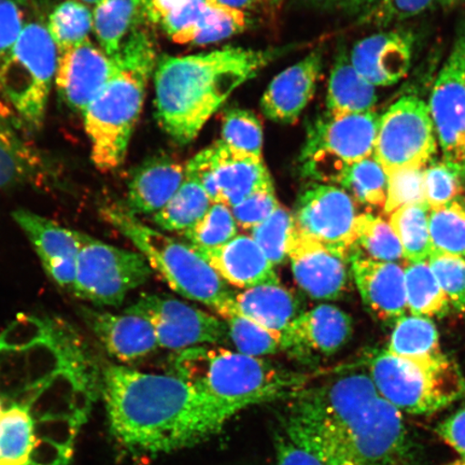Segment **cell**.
I'll use <instances>...</instances> for the list:
<instances>
[{"instance_id": "obj_64", "label": "cell", "mask_w": 465, "mask_h": 465, "mask_svg": "<svg viewBox=\"0 0 465 465\" xmlns=\"http://www.w3.org/2000/svg\"><path fill=\"white\" fill-rule=\"evenodd\" d=\"M463 178L465 180V167H464V171H463Z\"/></svg>"}, {"instance_id": "obj_61", "label": "cell", "mask_w": 465, "mask_h": 465, "mask_svg": "<svg viewBox=\"0 0 465 465\" xmlns=\"http://www.w3.org/2000/svg\"><path fill=\"white\" fill-rule=\"evenodd\" d=\"M281 2H282V0H271V3H272V5H278V4H279V3H281Z\"/></svg>"}, {"instance_id": "obj_46", "label": "cell", "mask_w": 465, "mask_h": 465, "mask_svg": "<svg viewBox=\"0 0 465 465\" xmlns=\"http://www.w3.org/2000/svg\"><path fill=\"white\" fill-rule=\"evenodd\" d=\"M428 263L450 307L465 313V259L456 255L433 253Z\"/></svg>"}, {"instance_id": "obj_30", "label": "cell", "mask_w": 465, "mask_h": 465, "mask_svg": "<svg viewBox=\"0 0 465 465\" xmlns=\"http://www.w3.org/2000/svg\"><path fill=\"white\" fill-rule=\"evenodd\" d=\"M141 17L143 0H101L93 11V32L104 54H118Z\"/></svg>"}, {"instance_id": "obj_5", "label": "cell", "mask_w": 465, "mask_h": 465, "mask_svg": "<svg viewBox=\"0 0 465 465\" xmlns=\"http://www.w3.org/2000/svg\"><path fill=\"white\" fill-rule=\"evenodd\" d=\"M174 375L225 402L253 405L288 400L312 376L223 347L199 346L173 354Z\"/></svg>"}, {"instance_id": "obj_14", "label": "cell", "mask_w": 465, "mask_h": 465, "mask_svg": "<svg viewBox=\"0 0 465 465\" xmlns=\"http://www.w3.org/2000/svg\"><path fill=\"white\" fill-rule=\"evenodd\" d=\"M428 106L443 161L455 167L463 178L465 167V25L459 31L450 54L435 80Z\"/></svg>"}, {"instance_id": "obj_59", "label": "cell", "mask_w": 465, "mask_h": 465, "mask_svg": "<svg viewBox=\"0 0 465 465\" xmlns=\"http://www.w3.org/2000/svg\"><path fill=\"white\" fill-rule=\"evenodd\" d=\"M446 465H465V458L457 459V460L447 463Z\"/></svg>"}, {"instance_id": "obj_13", "label": "cell", "mask_w": 465, "mask_h": 465, "mask_svg": "<svg viewBox=\"0 0 465 465\" xmlns=\"http://www.w3.org/2000/svg\"><path fill=\"white\" fill-rule=\"evenodd\" d=\"M153 324L160 348L173 351L228 342L223 318L166 295L147 294L126 308Z\"/></svg>"}, {"instance_id": "obj_6", "label": "cell", "mask_w": 465, "mask_h": 465, "mask_svg": "<svg viewBox=\"0 0 465 465\" xmlns=\"http://www.w3.org/2000/svg\"><path fill=\"white\" fill-rule=\"evenodd\" d=\"M102 216L147 260L153 272L174 292L218 313L234 293L208 262L189 245L144 224L122 206L103 208Z\"/></svg>"}, {"instance_id": "obj_35", "label": "cell", "mask_w": 465, "mask_h": 465, "mask_svg": "<svg viewBox=\"0 0 465 465\" xmlns=\"http://www.w3.org/2000/svg\"><path fill=\"white\" fill-rule=\"evenodd\" d=\"M83 387L92 388L85 374L65 373L56 376L34 393L26 406L29 416L33 421L45 418H74L75 394Z\"/></svg>"}, {"instance_id": "obj_36", "label": "cell", "mask_w": 465, "mask_h": 465, "mask_svg": "<svg viewBox=\"0 0 465 465\" xmlns=\"http://www.w3.org/2000/svg\"><path fill=\"white\" fill-rule=\"evenodd\" d=\"M353 254L387 263H398L404 259L402 246L391 223L371 213H362L357 218Z\"/></svg>"}, {"instance_id": "obj_17", "label": "cell", "mask_w": 465, "mask_h": 465, "mask_svg": "<svg viewBox=\"0 0 465 465\" xmlns=\"http://www.w3.org/2000/svg\"><path fill=\"white\" fill-rule=\"evenodd\" d=\"M352 335V320L340 307L320 304L304 311L282 332V349L290 358L311 364L339 352Z\"/></svg>"}, {"instance_id": "obj_42", "label": "cell", "mask_w": 465, "mask_h": 465, "mask_svg": "<svg viewBox=\"0 0 465 465\" xmlns=\"http://www.w3.org/2000/svg\"><path fill=\"white\" fill-rule=\"evenodd\" d=\"M183 235L196 252H205L223 246L236 237L238 225L230 207L214 203L205 216Z\"/></svg>"}, {"instance_id": "obj_63", "label": "cell", "mask_w": 465, "mask_h": 465, "mask_svg": "<svg viewBox=\"0 0 465 465\" xmlns=\"http://www.w3.org/2000/svg\"><path fill=\"white\" fill-rule=\"evenodd\" d=\"M25 465H36V464L26 462Z\"/></svg>"}, {"instance_id": "obj_57", "label": "cell", "mask_w": 465, "mask_h": 465, "mask_svg": "<svg viewBox=\"0 0 465 465\" xmlns=\"http://www.w3.org/2000/svg\"><path fill=\"white\" fill-rule=\"evenodd\" d=\"M218 2L232 9L245 11L257 7L261 0H218Z\"/></svg>"}, {"instance_id": "obj_15", "label": "cell", "mask_w": 465, "mask_h": 465, "mask_svg": "<svg viewBox=\"0 0 465 465\" xmlns=\"http://www.w3.org/2000/svg\"><path fill=\"white\" fill-rule=\"evenodd\" d=\"M296 230L351 260L356 250L357 209L334 184L315 183L301 195L293 213Z\"/></svg>"}, {"instance_id": "obj_49", "label": "cell", "mask_w": 465, "mask_h": 465, "mask_svg": "<svg viewBox=\"0 0 465 465\" xmlns=\"http://www.w3.org/2000/svg\"><path fill=\"white\" fill-rule=\"evenodd\" d=\"M279 205L281 203L277 200L275 187L272 185L255 192L231 209L238 228L252 231L269 219Z\"/></svg>"}, {"instance_id": "obj_40", "label": "cell", "mask_w": 465, "mask_h": 465, "mask_svg": "<svg viewBox=\"0 0 465 465\" xmlns=\"http://www.w3.org/2000/svg\"><path fill=\"white\" fill-rule=\"evenodd\" d=\"M429 231L433 253L465 259V207L460 203L430 209Z\"/></svg>"}, {"instance_id": "obj_48", "label": "cell", "mask_w": 465, "mask_h": 465, "mask_svg": "<svg viewBox=\"0 0 465 465\" xmlns=\"http://www.w3.org/2000/svg\"><path fill=\"white\" fill-rule=\"evenodd\" d=\"M435 0H380L363 15L361 22L371 26L387 27L411 19L427 11Z\"/></svg>"}, {"instance_id": "obj_24", "label": "cell", "mask_w": 465, "mask_h": 465, "mask_svg": "<svg viewBox=\"0 0 465 465\" xmlns=\"http://www.w3.org/2000/svg\"><path fill=\"white\" fill-rule=\"evenodd\" d=\"M81 316L109 356L121 363L141 361L160 348L153 324L142 316L89 307H83Z\"/></svg>"}, {"instance_id": "obj_41", "label": "cell", "mask_w": 465, "mask_h": 465, "mask_svg": "<svg viewBox=\"0 0 465 465\" xmlns=\"http://www.w3.org/2000/svg\"><path fill=\"white\" fill-rule=\"evenodd\" d=\"M228 328V341L237 352L247 356L264 358L282 351V334L262 327L252 320L237 313H226L223 317Z\"/></svg>"}, {"instance_id": "obj_52", "label": "cell", "mask_w": 465, "mask_h": 465, "mask_svg": "<svg viewBox=\"0 0 465 465\" xmlns=\"http://www.w3.org/2000/svg\"><path fill=\"white\" fill-rule=\"evenodd\" d=\"M440 438L465 458V407L436 427Z\"/></svg>"}, {"instance_id": "obj_33", "label": "cell", "mask_w": 465, "mask_h": 465, "mask_svg": "<svg viewBox=\"0 0 465 465\" xmlns=\"http://www.w3.org/2000/svg\"><path fill=\"white\" fill-rule=\"evenodd\" d=\"M404 278L407 310L411 316L432 318L449 312L450 302L428 261L407 266Z\"/></svg>"}, {"instance_id": "obj_8", "label": "cell", "mask_w": 465, "mask_h": 465, "mask_svg": "<svg viewBox=\"0 0 465 465\" xmlns=\"http://www.w3.org/2000/svg\"><path fill=\"white\" fill-rule=\"evenodd\" d=\"M58 51L43 23L29 22L0 63V96L28 131L42 129L57 66Z\"/></svg>"}, {"instance_id": "obj_56", "label": "cell", "mask_w": 465, "mask_h": 465, "mask_svg": "<svg viewBox=\"0 0 465 465\" xmlns=\"http://www.w3.org/2000/svg\"><path fill=\"white\" fill-rule=\"evenodd\" d=\"M277 465H324L300 447L291 443L286 438H279L277 440Z\"/></svg>"}, {"instance_id": "obj_43", "label": "cell", "mask_w": 465, "mask_h": 465, "mask_svg": "<svg viewBox=\"0 0 465 465\" xmlns=\"http://www.w3.org/2000/svg\"><path fill=\"white\" fill-rule=\"evenodd\" d=\"M295 232L293 213L282 205H279L269 219L250 231V236L276 267L288 259L290 245Z\"/></svg>"}, {"instance_id": "obj_16", "label": "cell", "mask_w": 465, "mask_h": 465, "mask_svg": "<svg viewBox=\"0 0 465 465\" xmlns=\"http://www.w3.org/2000/svg\"><path fill=\"white\" fill-rule=\"evenodd\" d=\"M27 131L13 107L0 96V190L61 188L60 167L27 138Z\"/></svg>"}, {"instance_id": "obj_39", "label": "cell", "mask_w": 465, "mask_h": 465, "mask_svg": "<svg viewBox=\"0 0 465 465\" xmlns=\"http://www.w3.org/2000/svg\"><path fill=\"white\" fill-rule=\"evenodd\" d=\"M33 420L25 407L14 405L0 417V465H25L34 435Z\"/></svg>"}, {"instance_id": "obj_11", "label": "cell", "mask_w": 465, "mask_h": 465, "mask_svg": "<svg viewBox=\"0 0 465 465\" xmlns=\"http://www.w3.org/2000/svg\"><path fill=\"white\" fill-rule=\"evenodd\" d=\"M438 144L428 104L415 95L403 96L381 116L373 158L387 176L423 170L438 153Z\"/></svg>"}, {"instance_id": "obj_10", "label": "cell", "mask_w": 465, "mask_h": 465, "mask_svg": "<svg viewBox=\"0 0 465 465\" xmlns=\"http://www.w3.org/2000/svg\"><path fill=\"white\" fill-rule=\"evenodd\" d=\"M77 272L73 294L95 306L116 307L126 295L149 281L153 270L138 252L80 236Z\"/></svg>"}, {"instance_id": "obj_31", "label": "cell", "mask_w": 465, "mask_h": 465, "mask_svg": "<svg viewBox=\"0 0 465 465\" xmlns=\"http://www.w3.org/2000/svg\"><path fill=\"white\" fill-rule=\"evenodd\" d=\"M213 203L202 184L185 174L176 194L159 213L153 214V220L162 231L183 234L205 216Z\"/></svg>"}, {"instance_id": "obj_28", "label": "cell", "mask_w": 465, "mask_h": 465, "mask_svg": "<svg viewBox=\"0 0 465 465\" xmlns=\"http://www.w3.org/2000/svg\"><path fill=\"white\" fill-rule=\"evenodd\" d=\"M300 303L281 282L243 290L218 312L220 317L234 312L266 329L282 333L300 315Z\"/></svg>"}, {"instance_id": "obj_25", "label": "cell", "mask_w": 465, "mask_h": 465, "mask_svg": "<svg viewBox=\"0 0 465 465\" xmlns=\"http://www.w3.org/2000/svg\"><path fill=\"white\" fill-rule=\"evenodd\" d=\"M322 66V52L313 51L276 75L261 100L266 118L284 124L298 120L315 94Z\"/></svg>"}, {"instance_id": "obj_22", "label": "cell", "mask_w": 465, "mask_h": 465, "mask_svg": "<svg viewBox=\"0 0 465 465\" xmlns=\"http://www.w3.org/2000/svg\"><path fill=\"white\" fill-rule=\"evenodd\" d=\"M354 282L363 305L378 322L395 325L406 316L404 272L398 263L373 261L360 254L351 258Z\"/></svg>"}, {"instance_id": "obj_58", "label": "cell", "mask_w": 465, "mask_h": 465, "mask_svg": "<svg viewBox=\"0 0 465 465\" xmlns=\"http://www.w3.org/2000/svg\"><path fill=\"white\" fill-rule=\"evenodd\" d=\"M440 2L445 8H455L457 5L464 4L465 0H440Z\"/></svg>"}, {"instance_id": "obj_9", "label": "cell", "mask_w": 465, "mask_h": 465, "mask_svg": "<svg viewBox=\"0 0 465 465\" xmlns=\"http://www.w3.org/2000/svg\"><path fill=\"white\" fill-rule=\"evenodd\" d=\"M380 119L373 112L325 114L313 122L301 153L302 172L308 178L335 185L347 167L373 156Z\"/></svg>"}, {"instance_id": "obj_44", "label": "cell", "mask_w": 465, "mask_h": 465, "mask_svg": "<svg viewBox=\"0 0 465 465\" xmlns=\"http://www.w3.org/2000/svg\"><path fill=\"white\" fill-rule=\"evenodd\" d=\"M221 138V142L232 149L263 159V129L257 115L247 110H229L224 116Z\"/></svg>"}, {"instance_id": "obj_19", "label": "cell", "mask_w": 465, "mask_h": 465, "mask_svg": "<svg viewBox=\"0 0 465 465\" xmlns=\"http://www.w3.org/2000/svg\"><path fill=\"white\" fill-rule=\"evenodd\" d=\"M288 259L295 282L310 298L332 301L345 292L351 263L345 255L296 230Z\"/></svg>"}, {"instance_id": "obj_26", "label": "cell", "mask_w": 465, "mask_h": 465, "mask_svg": "<svg viewBox=\"0 0 465 465\" xmlns=\"http://www.w3.org/2000/svg\"><path fill=\"white\" fill-rule=\"evenodd\" d=\"M197 252L231 286L247 290L279 282L274 264L250 235L238 234L223 246Z\"/></svg>"}, {"instance_id": "obj_12", "label": "cell", "mask_w": 465, "mask_h": 465, "mask_svg": "<svg viewBox=\"0 0 465 465\" xmlns=\"http://www.w3.org/2000/svg\"><path fill=\"white\" fill-rule=\"evenodd\" d=\"M184 167L185 174L202 184L213 203L230 208L274 185L263 159L240 153L221 141L201 151Z\"/></svg>"}, {"instance_id": "obj_47", "label": "cell", "mask_w": 465, "mask_h": 465, "mask_svg": "<svg viewBox=\"0 0 465 465\" xmlns=\"http://www.w3.org/2000/svg\"><path fill=\"white\" fill-rule=\"evenodd\" d=\"M423 170H407L389 174L385 213L412 203H426L423 188Z\"/></svg>"}, {"instance_id": "obj_21", "label": "cell", "mask_w": 465, "mask_h": 465, "mask_svg": "<svg viewBox=\"0 0 465 465\" xmlns=\"http://www.w3.org/2000/svg\"><path fill=\"white\" fill-rule=\"evenodd\" d=\"M159 26L173 43L202 45L242 33L247 26V15L218 0H196L168 15Z\"/></svg>"}, {"instance_id": "obj_54", "label": "cell", "mask_w": 465, "mask_h": 465, "mask_svg": "<svg viewBox=\"0 0 465 465\" xmlns=\"http://www.w3.org/2000/svg\"><path fill=\"white\" fill-rule=\"evenodd\" d=\"M312 7L327 13L360 15L362 16L380 0H308Z\"/></svg>"}, {"instance_id": "obj_60", "label": "cell", "mask_w": 465, "mask_h": 465, "mask_svg": "<svg viewBox=\"0 0 465 465\" xmlns=\"http://www.w3.org/2000/svg\"><path fill=\"white\" fill-rule=\"evenodd\" d=\"M79 2L81 3H84V4H89V5H97L98 3L101 2V0H79Z\"/></svg>"}, {"instance_id": "obj_45", "label": "cell", "mask_w": 465, "mask_h": 465, "mask_svg": "<svg viewBox=\"0 0 465 465\" xmlns=\"http://www.w3.org/2000/svg\"><path fill=\"white\" fill-rule=\"evenodd\" d=\"M461 173L446 162L433 163L424 168V199L430 209H436L458 202L462 193Z\"/></svg>"}, {"instance_id": "obj_37", "label": "cell", "mask_w": 465, "mask_h": 465, "mask_svg": "<svg viewBox=\"0 0 465 465\" xmlns=\"http://www.w3.org/2000/svg\"><path fill=\"white\" fill-rule=\"evenodd\" d=\"M46 28L60 54L90 40L93 13L79 0H66L52 11Z\"/></svg>"}, {"instance_id": "obj_7", "label": "cell", "mask_w": 465, "mask_h": 465, "mask_svg": "<svg viewBox=\"0 0 465 465\" xmlns=\"http://www.w3.org/2000/svg\"><path fill=\"white\" fill-rule=\"evenodd\" d=\"M365 363L378 392L401 412L433 415L465 397L464 377L444 353L411 360L378 351Z\"/></svg>"}, {"instance_id": "obj_27", "label": "cell", "mask_w": 465, "mask_h": 465, "mask_svg": "<svg viewBox=\"0 0 465 465\" xmlns=\"http://www.w3.org/2000/svg\"><path fill=\"white\" fill-rule=\"evenodd\" d=\"M185 167L168 156H153L133 173L127 188V212L153 216L159 213L183 184Z\"/></svg>"}, {"instance_id": "obj_4", "label": "cell", "mask_w": 465, "mask_h": 465, "mask_svg": "<svg viewBox=\"0 0 465 465\" xmlns=\"http://www.w3.org/2000/svg\"><path fill=\"white\" fill-rule=\"evenodd\" d=\"M114 57L112 78L83 114L91 160L104 173L116 170L124 162L159 58L153 38L138 28Z\"/></svg>"}, {"instance_id": "obj_55", "label": "cell", "mask_w": 465, "mask_h": 465, "mask_svg": "<svg viewBox=\"0 0 465 465\" xmlns=\"http://www.w3.org/2000/svg\"><path fill=\"white\" fill-rule=\"evenodd\" d=\"M194 2L196 0H143V16L153 25H160L168 15Z\"/></svg>"}, {"instance_id": "obj_34", "label": "cell", "mask_w": 465, "mask_h": 465, "mask_svg": "<svg viewBox=\"0 0 465 465\" xmlns=\"http://www.w3.org/2000/svg\"><path fill=\"white\" fill-rule=\"evenodd\" d=\"M387 351L411 360L439 357L441 352L438 329L430 318L405 316L394 325Z\"/></svg>"}, {"instance_id": "obj_1", "label": "cell", "mask_w": 465, "mask_h": 465, "mask_svg": "<svg viewBox=\"0 0 465 465\" xmlns=\"http://www.w3.org/2000/svg\"><path fill=\"white\" fill-rule=\"evenodd\" d=\"M284 438L324 465H409L402 412L358 366L310 381L287 400Z\"/></svg>"}, {"instance_id": "obj_51", "label": "cell", "mask_w": 465, "mask_h": 465, "mask_svg": "<svg viewBox=\"0 0 465 465\" xmlns=\"http://www.w3.org/2000/svg\"><path fill=\"white\" fill-rule=\"evenodd\" d=\"M81 423L74 418H45L33 422L34 440L50 441L73 452Z\"/></svg>"}, {"instance_id": "obj_18", "label": "cell", "mask_w": 465, "mask_h": 465, "mask_svg": "<svg viewBox=\"0 0 465 465\" xmlns=\"http://www.w3.org/2000/svg\"><path fill=\"white\" fill-rule=\"evenodd\" d=\"M13 218L32 243L45 274L56 286L72 293L81 232L25 209H17Z\"/></svg>"}, {"instance_id": "obj_2", "label": "cell", "mask_w": 465, "mask_h": 465, "mask_svg": "<svg viewBox=\"0 0 465 465\" xmlns=\"http://www.w3.org/2000/svg\"><path fill=\"white\" fill-rule=\"evenodd\" d=\"M101 388L114 439L135 455L191 449L245 410L212 397L183 377L143 373L121 364L103 369Z\"/></svg>"}, {"instance_id": "obj_3", "label": "cell", "mask_w": 465, "mask_h": 465, "mask_svg": "<svg viewBox=\"0 0 465 465\" xmlns=\"http://www.w3.org/2000/svg\"><path fill=\"white\" fill-rule=\"evenodd\" d=\"M282 51L224 48L195 55L160 56L153 78L161 129L179 144L193 142L232 93Z\"/></svg>"}, {"instance_id": "obj_53", "label": "cell", "mask_w": 465, "mask_h": 465, "mask_svg": "<svg viewBox=\"0 0 465 465\" xmlns=\"http://www.w3.org/2000/svg\"><path fill=\"white\" fill-rule=\"evenodd\" d=\"M72 456L73 452L50 441L34 440L27 461L36 465H68Z\"/></svg>"}, {"instance_id": "obj_23", "label": "cell", "mask_w": 465, "mask_h": 465, "mask_svg": "<svg viewBox=\"0 0 465 465\" xmlns=\"http://www.w3.org/2000/svg\"><path fill=\"white\" fill-rule=\"evenodd\" d=\"M415 36L406 29L381 32L360 40L351 54L358 73L374 86H391L409 74Z\"/></svg>"}, {"instance_id": "obj_50", "label": "cell", "mask_w": 465, "mask_h": 465, "mask_svg": "<svg viewBox=\"0 0 465 465\" xmlns=\"http://www.w3.org/2000/svg\"><path fill=\"white\" fill-rule=\"evenodd\" d=\"M26 25L22 0H0V63L14 48Z\"/></svg>"}, {"instance_id": "obj_38", "label": "cell", "mask_w": 465, "mask_h": 465, "mask_svg": "<svg viewBox=\"0 0 465 465\" xmlns=\"http://www.w3.org/2000/svg\"><path fill=\"white\" fill-rule=\"evenodd\" d=\"M336 184L363 205L385 206L388 176L373 156L347 167Z\"/></svg>"}, {"instance_id": "obj_62", "label": "cell", "mask_w": 465, "mask_h": 465, "mask_svg": "<svg viewBox=\"0 0 465 465\" xmlns=\"http://www.w3.org/2000/svg\"><path fill=\"white\" fill-rule=\"evenodd\" d=\"M3 415V407H2V402H0V417H2Z\"/></svg>"}, {"instance_id": "obj_29", "label": "cell", "mask_w": 465, "mask_h": 465, "mask_svg": "<svg viewBox=\"0 0 465 465\" xmlns=\"http://www.w3.org/2000/svg\"><path fill=\"white\" fill-rule=\"evenodd\" d=\"M377 100L376 86L358 73L346 52H341L330 74L327 114L344 116L373 113Z\"/></svg>"}, {"instance_id": "obj_20", "label": "cell", "mask_w": 465, "mask_h": 465, "mask_svg": "<svg viewBox=\"0 0 465 465\" xmlns=\"http://www.w3.org/2000/svg\"><path fill=\"white\" fill-rule=\"evenodd\" d=\"M115 71V57L87 40L58 54L54 83L58 95L74 113L84 114Z\"/></svg>"}, {"instance_id": "obj_32", "label": "cell", "mask_w": 465, "mask_h": 465, "mask_svg": "<svg viewBox=\"0 0 465 465\" xmlns=\"http://www.w3.org/2000/svg\"><path fill=\"white\" fill-rule=\"evenodd\" d=\"M430 208L427 203H412L391 214V223L410 264L429 261L433 254L429 231Z\"/></svg>"}]
</instances>
